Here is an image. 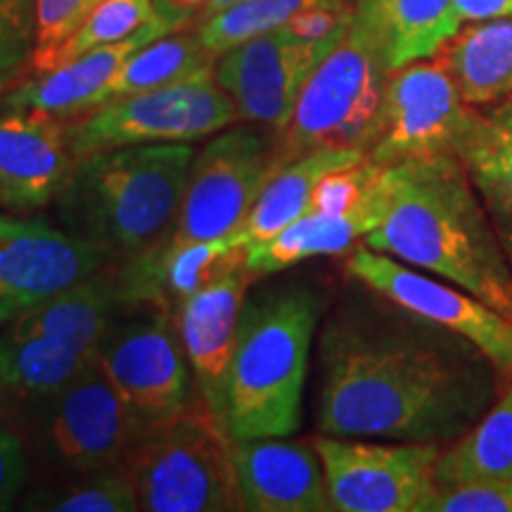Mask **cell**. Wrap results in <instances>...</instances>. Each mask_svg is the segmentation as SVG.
Returning <instances> with one entry per match:
<instances>
[{
  "label": "cell",
  "mask_w": 512,
  "mask_h": 512,
  "mask_svg": "<svg viewBox=\"0 0 512 512\" xmlns=\"http://www.w3.org/2000/svg\"><path fill=\"white\" fill-rule=\"evenodd\" d=\"M318 363L328 437L451 446L498 399V368L477 344L401 306L337 311Z\"/></svg>",
  "instance_id": "1"
},
{
  "label": "cell",
  "mask_w": 512,
  "mask_h": 512,
  "mask_svg": "<svg viewBox=\"0 0 512 512\" xmlns=\"http://www.w3.org/2000/svg\"><path fill=\"white\" fill-rule=\"evenodd\" d=\"M382 178L387 214L363 242L463 287L512 320V268L460 157L403 159L384 166Z\"/></svg>",
  "instance_id": "2"
},
{
  "label": "cell",
  "mask_w": 512,
  "mask_h": 512,
  "mask_svg": "<svg viewBox=\"0 0 512 512\" xmlns=\"http://www.w3.org/2000/svg\"><path fill=\"white\" fill-rule=\"evenodd\" d=\"M195 147L128 145L76 159L55 200L62 230L128 261L176 226Z\"/></svg>",
  "instance_id": "3"
},
{
  "label": "cell",
  "mask_w": 512,
  "mask_h": 512,
  "mask_svg": "<svg viewBox=\"0 0 512 512\" xmlns=\"http://www.w3.org/2000/svg\"><path fill=\"white\" fill-rule=\"evenodd\" d=\"M320 306L318 294L302 285L247 297L216 408L233 441L290 437L299 430Z\"/></svg>",
  "instance_id": "4"
},
{
  "label": "cell",
  "mask_w": 512,
  "mask_h": 512,
  "mask_svg": "<svg viewBox=\"0 0 512 512\" xmlns=\"http://www.w3.org/2000/svg\"><path fill=\"white\" fill-rule=\"evenodd\" d=\"M233 446L219 415L197 394L183 411L145 427L126 460L138 508L147 512L245 510Z\"/></svg>",
  "instance_id": "5"
},
{
  "label": "cell",
  "mask_w": 512,
  "mask_h": 512,
  "mask_svg": "<svg viewBox=\"0 0 512 512\" xmlns=\"http://www.w3.org/2000/svg\"><path fill=\"white\" fill-rule=\"evenodd\" d=\"M121 309L112 275L69 287L0 328V389L41 399L60 392L98 358Z\"/></svg>",
  "instance_id": "6"
},
{
  "label": "cell",
  "mask_w": 512,
  "mask_h": 512,
  "mask_svg": "<svg viewBox=\"0 0 512 512\" xmlns=\"http://www.w3.org/2000/svg\"><path fill=\"white\" fill-rule=\"evenodd\" d=\"M373 41L354 24L306 81L278 138V164L320 147L370 150L389 79Z\"/></svg>",
  "instance_id": "7"
},
{
  "label": "cell",
  "mask_w": 512,
  "mask_h": 512,
  "mask_svg": "<svg viewBox=\"0 0 512 512\" xmlns=\"http://www.w3.org/2000/svg\"><path fill=\"white\" fill-rule=\"evenodd\" d=\"M278 169V136L259 128L214 136L192 157L181 211L166 238L200 242L235 235Z\"/></svg>",
  "instance_id": "8"
},
{
  "label": "cell",
  "mask_w": 512,
  "mask_h": 512,
  "mask_svg": "<svg viewBox=\"0 0 512 512\" xmlns=\"http://www.w3.org/2000/svg\"><path fill=\"white\" fill-rule=\"evenodd\" d=\"M133 306L114 318L98 349V366L143 427L162 422L200 394L169 311Z\"/></svg>",
  "instance_id": "9"
},
{
  "label": "cell",
  "mask_w": 512,
  "mask_h": 512,
  "mask_svg": "<svg viewBox=\"0 0 512 512\" xmlns=\"http://www.w3.org/2000/svg\"><path fill=\"white\" fill-rule=\"evenodd\" d=\"M238 121L216 81L178 83L105 102L69 126L76 159L128 145L195 143Z\"/></svg>",
  "instance_id": "10"
},
{
  "label": "cell",
  "mask_w": 512,
  "mask_h": 512,
  "mask_svg": "<svg viewBox=\"0 0 512 512\" xmlns=\"http://www.w3.org/2000/svg\"><path fill=\"white\" fill-rule=\"evenodd\" d=\"M313 446L337 512H422L437 491V444H368L320 434Z\"/></svg>",
  "instance_id": "11"
},
{
  "label": "cell",
  "mask_w": 512,
  "mask_h": 512,
  "mask_svg": "<svg viewBox=\"0 0 512 512\" xmlns=\"http://www.w3.org/2000/svg\"><path fill=\"white\" fill-rule=\"evenodd\" d=\"M145 427L102 373L98 361L48 396L41 418L43 448L74 475L124 467Z\"/></svg>",
  "instance_id": "12"
},
{
  "label": "cell",
  "mask_w": 512,
  "mask_h": 512,
  "mask_svg": "<svg viewBox=\"0 0 512 512\" xmlns=\"http://www.w3.org/2000/svg\"><path fill=\"white\" fill-rule=\"evenodd\" d=\"M347 273L384 302L467 337L494 361L498 373L512 377V320L475 294L458 285L439 283L368 245L351 249Z\"/></svg>",
  "instance_id": "13"
},
{
  "label": "cell",
  "mask_w": 512,
  "mask_h": 512,
  "mask_svg": "<svg viewBox=\"0 0 512 512\" xmlns=\"http://www.w3.org/2000/svg\"><path fill=\"white\" fill-rule=\"evenodd\" d=\"M470 112L441 55L389 74L380 124L368 159L389 166L403 159L453 152Z\"/></svg>",
  "instance_id": "14"
},
{
  "label": "cell",
  "mask_w": 512,
  "mask_h": 512,
  "mask_svg": "<svg viewBox=\"0 0 512 512\" xmlns=\"http://www.w3.org/2000/svg\"><path fill=\"white\" fill-rule=\"evenodd\" d=\"M342 38L304 41L287 27L268 31L223 53L216 62V83L230 95L238 119L271 128L278 136L313 69Z\"/></svg>",
  "instance_id": "15"
},
{
  "label": "cell",
  "mask_w": 512,
  "mask_h": 512,
  "mask_svg": "<svg viewBox=\"0 0 512 512\" xmlns=\"http://www.w3.org/2000/svg\"><path fill=\"white\" fill-rule=\"evenodd\" d=\"M102 249L36 219L0 216V328L19 313L93 278L107 264Z\"/></svg>",
  "instance_id": "16"
},
{
  "label": "cell",
  "mask_w": 512,
  "mask_h": 512,
  "mask_svg": "<svg viewBox=\"0 0 512 512\" xmlns=\"http://www.w3.org/2000/svg\"><path fill=\"white\" fill-rule=\"evenodd\" d=\"M74 164L67 119L41 110L0 114V209L31 214L53 204Z\"/></svg>",
  "instance_id": "17"
},
{
  "label": "cell",
  "mask_w": 512,
  "mask_h": 512,
  "mask_svg": "<svg viewBox=\"0 0 512 512\" xmlns=\"http://www.w3.org/2000/svg\"><path fill=\"white\" fill-rule=\"evenodd\" d=\"M159 12L150 24L138 29L124 41L95 48L91 53L76 57L62 67L48 72H34V76L17 83L12 91L0 100L3 110H41L55 117L72 119L98 107L100 95L110 86L114 76L124 67L128 57L157 41L166 34H174L188 22V12H178L157 3Z\"/></svg>",
  "instance_id": "18"
},
{
  "label": "cell",
  "mask_w": 512,
  "mask_h": 512,
  "mask_svg": "<svg viewBox=\"0 0 512 512\" xmlns=\"http://www.w3.org/2000/svg\"><path fill=\"white\" fill-rule=\"evenodd\" d=\"M245 254V245L235 235L200 242L162 238L133 259L121 261L112 275L121 309L155 306L171 313L183 299L245 264Z\"/></svg>",
  "instance_id": "19"
},
{
  "label": "cell",
  "mask_w": 512,
  "mask_h": 512,
  "mask_svg": "<svg viewBox=\"0 0 512 512\" xmlns=\"http://www.w3.org/2000/svg\"><path fill=\"white\" fill-rule=\"evenodd\" d=\"M235 477L247 512L332 510L316 446L285 437L235 441Z\"/></svg>",
  "instance_id": "20"
},
{
  "label": "cell",
  "mask_w": 512,
  "mask_h": 512,
  "mask_svg": "<svg viewBox=\"0 0 512 512\" xmlns=\"http://www.w3.org/2000/svg\"><path fill=\"white\" fill-rule=\"evenodd\" d=\"M254 278L256 275L249 271L245 261L223 278L183 299L171 311L197 389L214 408V413L219 408L223 380L238 339L240 316Z\"/></svg>",
  "instance_id": "21"
},
{
  "label": "cell",
  "mask_w": 512,
  "mask_h": 512,
  "mask_svg": "<svg viewBox=\"0 0 512 512\" xmlns=\"http://www.w3.org/2000/svg\"><path fill=\"white\" fill-rule=\"evenodd\" d=\"M382 171H377L368 195L344 214H323L309 209L297 221L273 235L271 240L247 245V268L256 278L309 261L313 256H335L351 252L356 242L380 226L387 214L389 197Z\"/></svg>",
  "instance_id": "22"
},
{
  "label": "cell",
  "mask_w": 512,
  "mask_h": 512,
  "mask_svg": "<svg viewBox=\"0 0 512 512\" xmlns=\"http://www.w3.org/2000/svg\"><path fill=\"white\" fill-rule=\"evenodd\" d=\"M389 72L430 60L463 29L456 0H349Z\"/></svg>",
  "instance_id": "23"
},
{
  "label": "cell",
  "mask_w": 512,
  "mask_h": 512,
  "mask_svg": "<svg viewBox=\"0 0 512 512\" xmlns=\"http://www.w3.org/2000/svg\"><path fill=\"white\" fill-rule=\"evenodd\" d=\"M453 155L475 183L512 268V100L482 112L470 107Z\"/></svg>",
  "instance_id": "24"
},
{
  "label": "cell",
  "mask_w": 512,
  "mask_h": 512,
  "mask_svg": "<svg viewBox=\"0 0 512 512\" xmlns=\"http://www.w3.org/2000/svg\"><path fill=\"white\" fill-rule=\"evenodd\" d=\"M366 159V150H351V147H320V150L294 157L268 178L235 238L245 247L271 240L311 209L313 192L323 178L358 166Z\"/></svg>",
  "instance_id": "25"
},
{
  "label": "cell",
  "mask_w": 512,
  "mask_h": 512,
  "mask_svg": "<svg viewBox=\"0 0 512 512\" xmlns=\"http://www.w3.org/2000/svg\"><path fill=\"white\" fill-rule=\"evenodd\" d=\"M439 55L465 105L489 107L512 95V17L470 22Z\"/></svg>",
  "instance_id": "26"
},
{
  "label": "cell",
  "mask_w": 512,
  "mask_h": 512,
  "mask_svg": "<svg viewBox=\"0 0 512 512\" xmlns=\"http://www.w3.org/2000/svg\"><path fill=\"white\" fill-rule=\"evenodd\" d=\"M216 57L195 34H166L157 41L147 43L138 53L128 57L105 93L100 105L157 88L178 86V83L216 81Z\"/></svg>",
  "instance_id": "27"
},
{
  "label": "cell",
  "mask_w": 512,
  "mask_h": 512,
  "mask_svg": "<svg viewBox=\"0 0 512 512\" xmlns=\"http://www.w3.org/2000/svg\"><path fill=\"white\" fill-rule=\"evenodd\" d=\"M512 479V384L482 420L441 451L434 467L437 489Z\"/></svg>",
  "instance_id": "28"
},
{
  "label": "cell",
  "mask_w": 512,
  "mask_h": 512,
  "mask_svg": "<svg viewBox=\"0 0 512 512\" xmlns=\"http://www.w3.org/2000/svg\"><path fill=\"white\" fill-rule=\"evenodd\" d=\"M349 0H242L219 15L202 19L197 36L216 57L252 41V38L285 27L299 12L318 5H344Z\"/></svg>",
  "instance_id": "29"
},
{
  "label": "cell",
  "mask_w": 512,
  "mask_h": 512,
  "mask_svg": "<svg viewBox=\"0 0 512 512\" xmlns=\"http://www.w3.org/2000/svg\"><path fill=\"white\" fill-rule=\"evenodd\" d=\"M157 12V0H100L79 31L38 72L62 67V64L91 53L95 48L124 41L138 29H143L145 24H150L157 17Z\"/></svg>",
  "instance_id": "30"
},
{
  "label": "cell",
  "mask_w": 512,
  "mask_h": 512,
  "mask_svg": "<svg viewBox=\"0 0 512 512\" xmlns=\"http://www.w3.org/2000/svg\"><path fill=\"white\" fill-rule=\"evenodd\" d=\"M24 510L46 512H136L138 496L136 486L126 467L86 475L79 484L62 489L36 491L24 501Z\"/></svg>",
  "instance_id": "31"
},
{
  "label": "cell",
  "mask_w": 512,
  "mask_h": 512,
  "mask_svg": "<svg viewBox=\"0 0 512 512\" xmlns=\"http://www.w3.org/2000/svg\"><path fill=\"white\" fill-rule=\"evenodd\" d=\"M36 46V0H0V86L31 64Z\"/></svg>",
  "instance_id": "32"
},
{
  "label": "cell",
  "mask_w": 512,
  "mask_h": 512,
  "mask_svg": "<svg viewBox=\"0 0 512 512\" xmlns=\"http://www.w3.org/2000/svg\"><path fill=\"white\" fill-rule=\"evenodd\" d=\"M100 0H36V46L29 67L38 69L72 38Z\"/></svg>",
  "instance_id": "33"
},
{
  "label": "cell",
  "mask_w": 512,
  "mask_h": 512,
  "mask_svg": "<svg viewBox=\"0 0 512 512\" xmlns=\"http://www.w3.org/2000/svg\"><path fill=\"white\" fill-rule=\"evenodd\" d=\"M422 512H512V479L437 489Z\"/></svg>",
  "instance_id": "34"
},
{
  "label": "cell",
  "mask_w": 512,
  "mask_h": 512,
  "mask_svg": "<svg viewBox=\"0 0 512 512\" xmlns=\"http://www.w3.org/2000/svg\"><path fill=\"white\" fill-rule=\"evenodd\" d=\"M27 479V453L15 432L0 427V510H8Z\"/></svg>",
  "instance_id": "35"
},
{
  "label": "cell",
  "mask_w": 512,
  "mask_h": 512,
  "mask_svg": "<svg viewBox=\"0 0 512 512\" xmlns=\"http://www.w3.org/2000/svg\"><path fill=\"white\" fill-rule=\"evenodd\" d=\"M456 8L463 24L512 17V0H456Z\"/></svg>",
  "instance_id": "36"
},
{
  "label": "cell",
  "mask_w": 512,
  "mask_h": 512,
  "mask_svg": "<svg viewBox=\"0 0 512 512\" xmlns=\"http://www.w3.org/2000/svg\"><path fill=\"white\" fill-rule=\"evenodd\" d=\"M238 3H242V0H207V3H204V8L200 10V22L202 19L219 15V12L233 8V5H238Z\"/></svg>",
  "instance_id": "37"
},
{
  "label": "cell",
  "mask_w": 512,
  "mask_h": 512,
  "mask_svg": "<svg viewBox=\"0 0 512 512\" xmlns=\"http://www.w3.org/2000/svg\"><path fill=\"white\" fill-rule=\"evenodd\" d=\"M157 3H162V5H166V8H171V10L188 12V15H192V12H200L204 8V3H207V0H157Z\"/></svg>",
  "instance_id": "38"
},
{
  "label": "cell",
  "mask_w": 512,
  "mask_h": 512,
  "mask_svg": "<svg viewBox=\"0 0 512 512\" xmlns=\"http://www.w3.org/2000/svg\"><path fill=\"white\" fill-rule=\"evenodd\" d=\"M0 100H3V98H0Z\"/></svg>",
  "instance_id": "39"
}]
</instances>
